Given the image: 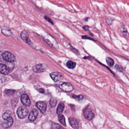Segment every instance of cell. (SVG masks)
I'll use <instances>...</instances> for the list:
<instances>
[{
	"label": "cell",
	"mask_w": 129,
	"mask_h": 129,
	"mask_svg": "<svg viewBox=\"0 0 129 129\" xmlns=\"http://www.w3.org/2000/svg\"><path fill=\"white\" fill-rule=\"evenodd\" d=\"M56 85L64 91L70 92L73 89V86L71 84L66 82L60 81L58 82Z\"/></svg>",
	"instance_id": "obj_1"
},
{
	"label": "cell",
	"mask_w": 129,
	"mask_h": 129,
	"mask_svg": "<svg viewBox=\"0 0 129 129\" xmlns=\"http://www.w3.org/2000/svg\"><path fill=\"white\" fill-rule=\"evenodd\" d=\"M3 58L7 62L13 63L15 61V57L10 52L6 51L3 52L2 55Z\"/></svg>",
	"instance_id": "obj_2"
},
{
	"label": "cell",
	"mask_w": 129,
	"mask_h": 129,
	"mask_svg": "<svg viewBox=\"0 0 129 129\" xmlns=\"http://www.w3.org/2000/svg\"><path fill=\"white\" fill-rule=\"evenodd\" d=\"M29 113V110L25 107H21L19 108L17 111L18 117L20 119H23L25 118Z\"/></svg>",
	"instance_id": "obj_3"
},
{
	"label": "cell",
	"mask_w": 129,
	"mask_h": 129,
	"mask_svg": "<svg viewBox=\"0 0 129 129\" xmlns=\"http://www.w3.org/2000/svg\"><path fill=\"white\" fill-rule=\"evenodd\" d=\"M47 65L45 64H40L34 66L32 68V70L35 72H42L47 70Z\"/></svg>",
	"instance_id": "obj_4"
},
{
	"label": "cell",
	"mask_w": 129,
	"mask_h": 129,
	"mask_svg": "<svg viewBox=\"0 0 129 129\" xmlns=\"http://www.w3.org/2000/svg\"><path fill=\"white\" fill-rule=\"evenodd\" d=\"M21 37L26 43L31 46H32V43L29 37V34L27 31L25 30L22 31L21 33Z\"/></svg>",
	"instance_id": "obj_5"
},
{
	"label": "cell",
	"mask_w": 129,
	"mask_h": 129,
	"mask_svg": "<svg viewBox=\"0 0 129 129\" xmlns=\"http://www.w3.org/2000/svg\"><path fill=\"white\" fill-rule=\"evenodd\" d=\"M50 76L53 80L55 82L61 81L63 78V75L61 73L54 72L50 74Z\"/></svg>",
	"instance_id": "obj_6"
},
{
	"label": "cell",
	"mask_w": 129,
	"mask_h": 129,
	"mask_svg": "<svg viewBox=\"0 0 129 129\" xmlns=\"http://www.w3.org/2000/svg\"><path fill=\"white\" fill-rule=\"evenodd\" d=\"M84 115L85 118L87 120L89 121L91 120L95 116L94 113L90 108H87L85 109L84 111Z\"/></svg>",
	"instance_id": "obj_7"
},
{
	"label": "cell",
	"mask_w": 129,
	"mask_h": 129,
	"mask_svg": "<svg viewBox=\"0 0 129 129\" xmlns=\"http://www.w3.org/2000/svg\"><path fill=\"white\" fill-rule=\"evenodd\" d=\"M21 101L22 104L26 106H29L31 105V101L29 96L26 94H24L22 95Z\"/></svg>",
	"instance_id": "obj_8"
},
{
	"label": "cell",
	"mask_w": 129,
	"mask_h": 129,
	"mask_svg": "<svg viewBox=\"0 0 129 129\" xmlns=\"http://www.w3.org/2000/svg\"><path fill=\"white\" fill-rule=\"evenodd\" d=\"M36 106L40 110L41 113H44L47 109V105L45 103L43 102H37L36 104Z\"/></svg>",
	"instance_id": "obj_9"
},
{
	"label": "cell",
	"mask_w": 129,
	"mask_h": 129,
	"mask_svg": "<svg viewBox=\"0 0 129 129\" xmlns=\"http://www.w3.org/2000/svg\"><path fill=\"white\" fill-rule=\"evenodd\" d=\"M38 114H39L38 111L36 109H33L30 112L29 116V119L30 121H35L37 117Z\"/></svg>",
	"instance_id": "obj_10"
},
{
	"label": "cell",
	"mask_w": 129,
	"mask_h": 129,
	"mask_svg": "<svg viewBox=\"0 0 129 129\" xmlns=\"http://www.w3.org/2000/svg\"><path fill=\"white\" fill-rule=\"evenodd\" d=\"M13 119L10 116L5 120V121L3 123L2 126L5 128H9L13 125Z\"/></svg>",
	"instance_id": "obj_11"
},
{
	"label": "cell",
	"mask_w": 129,
	"mask_h": 129,
	"mask_svg": "<svg viewBox=\"0 0 129 129\" xmlns=\"http://www.w3.org/2000/svg\"><path fill=\"white\" fill-rule=\"evenodd\" d=\"M69 121L70 125L73 128H77L79 127V121L77 119L74 117H70L69 118Z\"/></svg>",
	"instance_id": "obj_12"
},
{
	"label": "cell",
	"mask_w": 129,
	"mask_h": 129,
	"mask_svg": "<svg viewBox=\"0 0 129 129\" xmlns=\"http://www.w3.org/2000/svg\"><path fill=\"white\" fill-rule=\"evenodd\" d=\"M10 69L8 66L4 64H0V72L3 75H6L10 72Z\"/></svg>",
	"instance_id": "obj_13"
},
{
	"label": "cell",
	"mask_w": 129,
	"mask_h": 129,
	"mask_svg": "<svg viewBox=\"0 0 129 129\" xmlns=\"http://www.w3.org/2000/svg\"><path fill=\"white\" fill-rule=\"evenodd\" d=\"M2 33L5 36H10L12 35V32L9 28L5 26H3L1 28Z\"/></svg>",
	"instance_id": "obj_14"
},
{
	"label": "cell",
	"mask_w": 129,
	"mask_h": 129,
	"mask_svg": "<svg viewBox=\"0 0 129 129\" xmlns=\"http://www.w3.org/2000/svg\"><path fill=\"white\" fill-rule=\"evenodd\" d=\"M64 103L61 102L59 103L57 109V113L59 114H61L64 109Z\"/></svg>",
	"instance_id": "obj_15"
},
{
	"label": "cell",
	"mask_w": 129,
	"mask_h": 129,
	"mask_svg": "<svg viewBox=\"0 0 129 129\" xmlns=\"http://www.w3.org/2000/svg\"><path fill=\"white\" fill-rule=\"evenodd\" d=\"M58 119L59 121V122L63 125L64 126H66V124L65 120V118H64V115H62V114H59L58 115Z\"/></svg>",
	"instance_id": "obj_16"
},
{
	"label": "cell",
	"mask_w": 129,
	"mask_h": 129,
	"mask_svg": "<svg viewBox=\"0 0 129 129\" xmlns=\"http://www.w3.org/2000/svg\"><path fill=\"white\" fill-rule=\"evenodd\" d=\"M106 63H107V64L109 65L110 67H112L114 65V61L113 60L112 58H110L109 57H106Z\"/></svg>",
	"instance_id": "obj_17"
},
{
	"label": "cell",
	"mask_w": 129,
	"mask_h": 129,
	"mask_svg": "<svg viewBox=\"0 0 129 129\" xmlns=\"http://www.w3.org/2000/svg\"><path fill=\"white\" fill-rule=\"evenodd\" d=\"M66 65L68 68L72 69L75 67L76 65V63L71 60H69L66 63Z\"/></svg>",
	"instance_id": "obj_18"
},
{
	"label": "cell",
	"mask_w": 129,
	"mask_h": 129,
	"mask_svg": "<svg viewBox=\"0 0 129 129\" xmlns=\"http://www.w3.org/2000/svg\"><path fill=\"white\" fill-rule=\"evenodd\" d=\"M50 103L51 107H55L57 104V100L55 98L52 97L50 100Z\"/></svg>",
	"instance_id": "obj_19"
},
{
	"label": "cell",
	"mask_w": 129,
	"mask_h": 129,
	"mask_svg": "<svg viewBox=\"0 0 129 129\" xmlns=\"http://www.w3.org/2000/svg\"><path fill=\"white\" fill-rule=\"evenodd\" d=\"M11 114V111H7L5 112L4 114H3L2 116L4 120H6V119L8 118L10 116Z\"/></svg>",
	"instance_id": "obj_20"
},
{
	"label": "cell",
	"mask_w": 129,
	"mask_h": 129,
	"mask_svg": "<svg viewBox=\"0 0 129 129\" xmlns=\"http://www.w3.org/2000/svg\"><path fill=\"white\" fill-rule=\"evenodd\" d=\"M52 128L53 129H63V127H61L59 125L53 123L52 125Z\"/></svg>",
	"instance_id": "obj_21"
},
{
	"label": "cell",
	"mask_w": 129,
	"mask_h": 129,
	"mask_svg": "<svg viewBox=\"0 0 129 129\" xmlns=\"http://www.w3.org/2000/svg\"><path fill=\"white\" fill-rule=\"evenodd\" d=\"M115 69L117 70V71H119V72H122L124 70V68L121 65H119L118 64L116 65L115 66Z\"/></svg>",
	"instance_id": "obj_22"
},
{
	"label": "cell",
	"mask_w": 129,
	"mask_h": 129,
	"mask_svg": "<svg viewBox=\"0 0 129 129\" xmlns=\"http://www.w3.org/2000/svg\"><path fill=\"white\" fill-rule=\"evenodd\" d=\"M44 19L45 20L47 21L48 22L50 23L52 25H54V23L53 22V21L49 17L47 16H44Z\"/></svg>",
	"instance_id": "obj_23"
},
{
	"label": "cell",
	"mask_w": 129,
	"mask_h": 129,
	"mask_svg": "<svg viewBox=\"0 0 129 129\" xmlns=\"http://www.w3.org/2000/svg\"><path fill=\"white\" fill-rule=\"evenodd\" d=\"M82 38L83 39H89V40H90L93 41H96L95 39H94L92 38L89 37V36H82Z\"/></svg>",
	"instance_id": "obj_24"
},
{
	"label": "cell",
	"mask_w": 129,
	"mask_h": 129,
	"mask_svg": "<svg viewBox=\"0 0 129 129\" xmlns=\"http://www.w3.org/2000/svg\"><path fill=\"white\" fill-rule=\"evenodd\" d=\"M121 30L123 34H124L125 35H127V34H128V31L125 27H122L121 28Z\"/></svg>",
	"instance_id": "obj_25"
},
{
	"label": "cell",
	"mask_w": 129,
	"mask_h": 129,
	"mask_svg": "<svg viewBox=\"0 0 129 129\" xmlns=\"http://www.w3.org/2000/svg\"><path fill=\"white\" fill-rule=\"evenodd\" d=\"M105 22L106 24L109 25H111L113 23L112 20L111 19H109V18H106L105 19Z\"/></svg>",
	"instance_id": "obj_26"
},
{
	"label": "cell",
	"mask_w": 129,
	"mask_h": 129,
	"mask_svg": "<svg viewBox=\"0 0 129 129\" xmlns=\"http://www.w3.org/2000/svg\"><path fill=\"white\" fill-rule=\"evenodd\" d=\"M72 97L73 98H77V99H78V100H82L83 98H84V96L83 95H79L78 96H75V95H72Z\"/></svg>",
	"instance_id": "obj_27"
},
{
	"label": "cell",
	"mask_w": 129,
	"mask_h": 129,
	"mask_svg": "<svg viewBox=\"0 0 129 129\" xmlns=\"http://www.w3.org/2000/svg\"><path fill=\"white\" fill-rule=\"evenodd\" d=\"M71 51H72L73 52H74V53H76V54H79V52L78 51V50H77L76 49H75V48H74V47H72L71 48Z\"/></svg>",
	"instance_id": "obj_28"
},
{
	"label": "cell",
	"mask_w": 129,
	"mask_h": 129,
	"mask_svg": "<svg viewBox=\"0 0 129 129\" xmlns=\"http://www.w3.org/2000/svg\"><path fill=\"white\" fill-rule=\"evenodd\" d=\"M82 28L85 31H89V29L90 28V27L88 25H85L84 27H83Z\"/></svg>",
	"instance_id": "obj_29"
},
{
	"label": "cell",
	"mask_w": 129,
	"mask_h": 129,
	"mask_svg": "<svg viewBox=\"0 0 129 129\" xmlns=\"http://www.w3.org/2000/svg\"><path fill=\"white\" fill-rule=\"evenodd\" d=\"M39 92H40V93H44V90L42 88H40V89H39Z\"/></svg>",
	"instance_id": "obj_30"
},
{
	"label": "cell",
	"mask_w": 129,
	"mask_h": 129,
	"mask_svg": "<svg viewBox=\"0 0 129 129\" xmlns=\"http://www.w3.org/2000/svg\"><path fill=\"white\" fill-rule=\"evenodd\" d=\"M89 34H90V35L91 36H94L93 33H92L91 32H89Z\"/></svg>",
	"instance_id": "obj_31"
},
{
	"label": "cell",
	"mask_w": 129,
	"mask_h": 129,
	"mask_svg": "<svg viewBox=\"0 0 129 129\" xmlns=\"http://www.w3.org/2000/svg\"><path fill=\"white\" fill-rule=\"evenodd\" d=\"M88 18H85V21H87V20L88 19Z\"/></svg>",
	"instance_id": "obj_32"
}]
</instances>
